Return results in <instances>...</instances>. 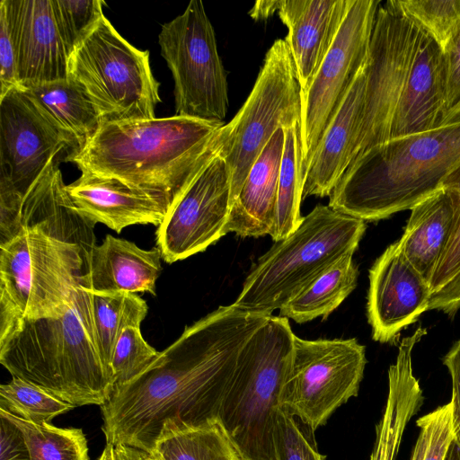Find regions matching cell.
Listing matches in <instances>:
<instances>
[{"instance_id": "f35d334b", "label": "cell", "mask_w": 460, "mask_h": 460, "mask_svg": "<svg viewBox=\"0 0 460 460\" xmlns=\"http://www.w3.org/2000/svg\"><path fill=\"white\" fill-rule=\"evenodd\" d=\"M0 98L8 92L20 88L17 74V59L8 24L0 14Z\"/></svg>"}, {"instance_id": "f6af8a7d", "label": "cell", "mask_w": 460, "mask_h": 460, "mask_svg": "<svg viewBox=\"0 0 460 460\" xmlns=\"http://www.w3.org/2000/svg\"><path fill=\"white\" fill-rule=\"evenodd\" d=\"M281 0H258L249 11L254 20H265L279 11Z\"/></svg>"}, {"instance_id": "4fadbf2b", "label": "cell", "mask_w": 460, "mask_h": 460, "mask_svg": "<svg viewBox=\"0 0 460 460\" xmlns=\"http://www.w3.org/2000/svg\"><path fill=\"white\" fill-rule=\"evenodd\" d=\"M65 150H77L65 134L21 89L0 98V213L12 215Z\"/></svg>"}, {"instance_id": "681fc988", "label": "cell", "mask_w": 460, "mask_h": 460, "mask_svg": "<svg viewBox=\"0 0 460 460\" xmlns=\"http://www.w3.org/2000/svg\"><path fill=\"white\" fill-rule=\"evenodd\" d=\"M97 460H115L114 446L112 444L106 443L103 451Z\"/></svg>"}, {"instance_id": "e575fe53", "label": "cell", "mask_w": 460, "mask_h": 460, "mask_svg": "<svg viewBox=\"0 0 460 460\" xmlns=\"http://www.w3.org/2000/svg\"><path fill=\"white\" fill-rule=\"evenodd\" d=\"M102 0H53L58 31L70 54L103 16Z\"/></svg>"}, {"instance_id": "9a60e30c", "label": "cell", "mask_w": 460, "mask_h": 460, "mask_svg": "<svg viewBox=\"0 0 460 460\" xmlns=\"http://www.w3.org/2000/svg\"><path fill=\"white\" fill-rule=\"evenodd\" d=\"M232 208L231 173L218 155L171 205L155 241L167 263L205 251L225 235Z\"/></svg>"}, {"instance_id": "ac0fdd59", "label": "cell", "mask_w": 460, "mask_h": 460, "mask_svg": "<svg viewBox=\"0 0 460 460\" xmlns=\"http://www.w3.org/2000/svg\"><path fill=\"white\" fill-rule=\"evenodd\" d=\"M66 186L57 157L28 191L16 211L0 220V244L25 229L39 228L53 238L77 244L89 253L96 245L95 225L79 213Z\"/></svg>"}, {"instance_id": "277c9868", "label": "cell", "mask_w": 460, "mask_h": 460, "mask_svg": "<svg viewBox=\"0 0 460 460\" xmlns=\"http://www.w3.org/2000/svg\"><path fill=\"white\" fill-rule=\"evenodd\" d=\"M460 164V121L390 139L354 160L329 207L366 221L411 209L442 187Z\"/></svg>"}, {"instance_id": "7c38bea8", "label": "cell", "mask_w": 460, "mask_h": 460, "mask_svg": "<svg viewBox=\"0 0 460 460\" xmlns=\"http://www.w3.org/2000/svg\"><path fill=\"white\" fill-rule=\"evenodd\" d=\"M420 34L421 29L397 8L394 0L379 4L365 66L362 122L351 163L368 149L390 140L393 118Z\"/></svg>"}, {"instance_id": "ffe728a7", "label": "cell", "mask_w": 460, "mask_h": 460, "mask_svg": "<svg viewBox=\"0 0 460 460\" xmlns=\"http://www.w3.org/2000/svg\"><path fill=\"white\" fill-rule=\"evenodd\" d=\"M66 189L83 217L94 225L104 224L117 233L133 225L158 226L171 206L161 195L89 172H82Z\"/></svg>"}, {"instance_id": "d6a6232c", "label": "cell", "mask_w": 460, "mask_h": 460, "mask_svg": "<svg viewBox=\"0 0 460 460\" xmlns=\"http://www.w3.org/2000/svg\"><path fill=\"white\" fill-rule=\"evenodd\" d=\"M397 8L442 50L460 27V0H394Z\"/></svg>"}, {"instance_id": "bcb514c9", "label": "cell", "mask_w": 460, "mask_h": 460, "mask_svg": "<svg viewBox=\"0 0 460 460\" xmlns=\"http://www.w3.org/2000/svg\"><path fill=\"white\" fill-rule=\"evenodd\" d=\"M115 460H148V454L137 448L117 445L114 446Z\"/></svg>"}, {"instance_id": "8fae6325", "label": "cell", "mask_w": 460, "mask_h": 460, "mask_svg": "<svg viewBox=\"0 0 460 460\" xmlns=\"http://www.w3.org/2000/svg\"><path fill=\"white\" fill-rule=\"evenodd\" d=\"M161 54L174 80L175 115L222 121L228 109L225 68L200 0L162 26Z\"/></svg>"}, {"instance_id": "7a4b0ae2", "label": "cell", "mask_w": 460, "mask_h": 460, "mask_svg": "<svg viewBox=\"0 0 460 460\" xmlns=\"http://www.w3.org/2000/svg\"><path fill=\"white\" fill-rule=\"evenodd\" d=\"M226 135L222 121L179 115L104 122L66 161L82 172L161 195L172 205L220 155Z\"/></svg>"}, {"instance_id": "836d02e7", "label": "cell", "mask_w": 460, "mask_h": 460, "mask_svg": "<svg viewBox=\"0 0 460 460\" xmlns=\"http://www.w3.org/2000/svg\"><path fill=\"white\" fill-rule=\"evenodd\" d=\"M158 354L145 341L140 327L125 329L118 339L111 362L114 387L124 385L141 374Z\"/></svg>"}, {"instance_id": "cb8c5ba5", "label": "cell", "mask_w": 460, "mask_h": 460, "mask_svg": "<svg viewBox=\"0 0 460 460\" xmlns=\"http://www.w3.org/2000/svg\"><path fill=\"white\" fill-rule=\"evenodd\" d=\"M159 248L144 250L134 243L107 234L88 255L87 287L95 292L155 294L162 270Z\"/></svg>"}, {"instance_id": "2e32d148", "label": "cell", "mask_w": 460, "mask_h": 460, "mask_svg": "<svg viewBox=\"0 0 460 460\" xmlns=\"http://www.w3.org/2000/svg\"><path fill=\"white\" fill-rule=\"evenodd\" d=\"M367 315L372 339L393 343L402 330L429 311V283L400 249L391 243L369 270Z\"/></svg>"}, {"instance_id": "f1b7e54d", "label": "cell", "mask_w": 460, "mask_h": 460, "mask_svg": "<svg viewBox=\"0 0 460 460\" xmlns=\"http://www.w3.org/2000/svg\"><path fill=\"white\" fill-rule=\"evenodd\" d=\"M285 146L278 190L277 218L271 238L280 241L302 222L303 175L301 172V121L285 128Z\"/></svg>"}, {"instance_id": "e0dca14e", "label": "cell", "mask_w": 460, "mask_h": 460, "mask_svg": "<svg viewBox=\"0 0 460 460\" xmlns=\"http://www.w3.org/2000/svg\"><path fill=\"white\" fill-rule=\"evenodd\" d=\"M16 52L21 89L66 79L69 53L56 22L53 0H1Z\"/></svg>"}, {"instance_id": "484cf974", "label": "cell", "mask_w": 460, "mask_h": 460, "mask_svg": "<svg viewBox=\"0 0 460 460\" xmlns=\"http://www.w3.org/2000/svg\"><path fill=\"white\" fill-rule=\"evenodd\" d=\"M22 90L58 128L75 141L76 151L86 144L101 125L90 99L68 77Z\"/></svg>"}, {"instance_id": "f907efd6", "label": "cell", "mask_w": 460, "mask_h": 460, "mask_svg": "<svg viewBox=\"0 0 460 460\" xmlns=\"http://www.w3.org/2000/svg\"><path fill=\"white\" fill-rule=\"evenodd\" d=\"M148 460H157V459H155V457L148 455Z\"/></svg>"}, {"instance_id": "603a6c76", "label": "cell", "mask_w": 460, "mask_h": 460, "mask_svg": "<svg viewBox=\"0 0 460 460\" xmlns=\"http://www.w3.org/2000/svg\"><path fill=\"white\" fill-rule=\"evenodd\" d=\"M285 137V128H279L253 163L231 208L226 234L259 237L272 233Z\"/></svg>"}, {"instance_id": "4316f807", "label": "cell", "mask_w": 460, "mask_h": 460, "mask_svg": "<svg viewBox=\"0 0 460 460\" xmlns=\"http://www.w3.org/2000/svg\"><path fill=\"white\" fill-rule=\"evenodd\" d=\"M358 278L352 255H346L279 309V316L298 323L325 319L355 289Z\"/></svg>"}, {"instance_id": "3957f363", "label": "cell", "mask_w": 460, "mask_h": 460, "mask_svg": "<svg viewBox=\"0 0 460 460\" xmlns=\"http://www.w3.org/2000/svg\"><path fill=\"white\" fill-rule=\"evenodd\" d=\"M87 284L62 315L22 321L0 340V363L13 377L75 407L102 406L114 389L98 349Z\"/></svg>"}, {"instance_id": "d4e9b609", "label": "cell", "mask_w": 460, "mask_h": 460, "mask_svg": "<svg viewBox=\"0 0 460 460\" xmlns=\"http://www.w3.org/2000/svg\"><path fill=\"white\" fill-rule=\"evenodd\" d=\"M460 210V195L441 187L411 208L398 245L429 283L453 232Z\"/></svg>"}, {"instance_id": "5b68a950", "label": "cell", "mask_w": 460, "mask_h": 460, "mask_svg": "<svg viewBox=\"0 0 460 460\" xmlns=\"http://www.w3.org/2000/svg\"><path fill=\"white\" fill-rule=\"evenodd\" d=\"M366 229L364 220L317 205L257 260L233 305L271 315L341 258L353 255Z\"/></svg>"}, {"instance_id": "52a82bcc", "label": "cell", "mask_w": 460, "mask_h": 460, "mask_svg": "<svg viewBox=\"0 0 460 460\" xmlns=\"http://www.w3.org/2000/svg\"><path fill=\"white\" fill-rule=\"evenodd\" d=\"M88 255L39 228L0 244V340L22 321L62 315L87 282Z\"/></svg>"}, {"instance_id": "7dc6e473", "label": "cell", "mask_w": 460, "mask_h": 460, "mask_svg": "<svg viewBox=\"0 0 460 460\" xmlns=\"http://www.w3.org/2000/svg\"><path fill=\"white\" fill-rule=\"evenodd\" d=\"M459 121H460V103L456 108H454L452 111H450L449 112H447L446 114V116L442 119L439 127L447 125V124L456 123Z\"/></svg>"}, {"instance_id": "44dd1931", "label": "cell", "mask_w": 460, "mask_h": 460, "mask_svg": "<svg viewBox=\"0 0 460 460\" xmlns=\"http://www.w3.org/2000/svg\"><path fill=\"white\" fill-rule=\"evenodd\" d=\"M353 0H281L279 15L302 93L332 48Z\"/></svg>"}, {"instance_id": "5bb4252c", "label": "cell", "mask_w": 460, "mask_h": 460, "mask_svg": "<svg viewBox=\"0 0 460 460\" xmlns=\"http://www.w3.org/2000/svg\"><path fill=\"white\" fill-rule=\"evenodd\" d=\"M378 0H353L309 88L302 93L301 172L310 160L368 56Z\"/></svg>"}, {"instance_id": "7402d4cb", "label": "cell", "mask_w": 460, "mask_h": 460, "mask_svg": "<svg viewBox=\"0 0 460 460\" xmlns=\"http://www.w3.org/2000/svg\"><path fill=\"white\" fill-rule=\"evenodd\" d=\"M365 84L364 66L310 160L304 177L302 199L330 196L352 162L363 117Z\"/></svg>"}, {"instance_id": "b9f144b4", "label": "cell", "mask_w": 460, "mask_h": 460, "mask_svg": "<svg viewBox=\"0 0 460 460\" xmlns=\"http://www.w3.org/2000/svg\"><path fill=\"white\" fill-rule=\"evenodd\" d=\"M442 362L447 367L452 382L453 419L455 438L460 440V340L456 341L448 352L443 357Z\"/></svg>"}, {"instance_id": "60d3db41", "label": "cell", "mask_w": 460, "mask_h": 460, "mask_svg": "<svg viewBox=\"0 0 460 460\" xmlns=\"http://www.w3.org/2000/svg\"><path fill=\"white\" fill-rule=\"evenodd\" d=\"M0 460H31L22 430L0 414Z\"/></svg>"}, {"instance_id": "8d00e7d4", "label": "cell", "mask_w": 460, "mask_h": 460, "mask_svg": "<svg viewBox=\"0 0 460 460\" xmlns=\"http://www.w3.org/2000/svg\"><path fill=\"white\" fill-rule=\"evenodd\" d=\"M443 187L456 190L460 195V164L444 179ZM460 273V210L450 240L431 277V296L441 292Z\"/></svg>"}, {"instance_id": "ab89813d", "label": "cell", "mask_w": 460, "mask_h": 460, "mask_svg": "<svg viewBox=\"0 0 460 460\" xmlns=\"http://www.w3.org/2000/svg\"><path fill=\"white\" fill-rule=\"evenodd\" d=\"M443 53L446 63L447 93L442 119L447 112L460 103V27L447 42Z\"/></svg>"}, {"instance_id": "4dcf8cb0", "label": "cell", "mask_w": 460, "mask_h": 460, "mask_svg": "<svg viewBox=\"0 0 460 460\" xmlns=\"http://www.w3.org/2000/svg\"><path fill=\"white\" fill-rule=\"evenodd\" d=\"M0 414L22 430L31 460H90L87 439L82 429L35 423L3 410Z\"/></svg>"}, {"instance_id": "ee69618b", "label": "cell", "mask_w": 460, "mask_h": 460, "mask_svg": "<svg viewBox=\"0 0 460 460\" xmlns=\"http://www.w3.org/2000/svg\"><path fill=\"white\" fill-rule=\"evenodd\" d=\"M417 426L420 428L419 436L411 452L410 460H424L430 438L431 414L420 417L417 420Z\"/></svg>"}, {"instance_id": "c3c4849f", "label": "cell", "mask_w": 460, "mask_h": 460, "mask_svg": "<svg viewBox=\"0 0 460 460\" xmlns=\"http://www.w3.org/2000/svg\"><path fill=\"white\" fill-rule=\"evenodd\" d=\"M444 460H460V440L454 438Z\"/></svg>"}, {"instance_id": "9c48e42d", "label": "cell", "mask_w": 460, "mask_h": 460, "mask_svg": "<svg viewBox=\"0 0 460 460\" xmlns=\"http://www.w3.org/2000/svg\"><path fill=\"white\" fill-rule=\"evenodd\" d=\"M302 91L287 41L276 40L267 51L252 92L234 119L220 156L231 173L232 206L250 169L279 128L301 121Z\"/></svg>"}, {"instance_id": "74e56055", "label": "cell", "mask_w": 460, "mask_h": 460, "mask_svg": "<svg viewBox=\"0 0 460 460\" xmlns=\"http://www.w3.org/2000/svg\"><path fill=\"white\" fill-rule=\"evenodd\" d=\"M430 414V438L424 460H444L455 438L452 402L438 407Z\"/></svg>"}, {"instance_id": "6da1fadb", "label": "cell", "mask_w": 460, "mask_h": 460, "mask_svg": "<svg viewBox=\"0 0 460 460\" xmlns=\"http://www.w3.org/2000/svg\"><path fill=\"white\" fill-rule=\"evenodd\" d=\"M268 316L232 304L186 326L100 406L106 443L152 455L164 435L217 422L241 352Z\"/></svg>"}, {"instance_id": "d6986e66", "label": "cell", "mask_w": 460, "mask_h": 460, "mask_svg": "<svg viewBox=\"0 0 460 460\" xmlns=\"http://www.w3.org/2000/svg\"><path fill=\"white\" fill-rule=\"evenodd\" d=\"M446 93L443 50L430 35L421 31L393 118L390 139L438 128L445 113Z\"/></svg>"}, {"instance_id": "d590c367", "label": "cell", "mask_w": 460, "mask_h": 460, "mask_svg": "<svg viewBox=\"0 0 460 460\" xmlns=\"http://www.w3.org/2000/svg\"><path fill=\"white\" fill-rule=\"evenodd\" d=\"M277 460H325L316 447L314 431L279 409L275 428Z\"/></svg>"}, {"instance_id": "ba28073f", "label": "cell", "mask_w": 460, "mask_h": 460, "mask_svg": "<svg viewBox=\"0 0 460 460\" xmlns=\"http://www.w3.org/2000/svg\"><path fill=\"white\" fill-rule=\"evenodd\" d=\"M67 72L101 123L155 119L161 99L149 51L132 46L104 15L70 54Z\"/></svg>"}, {"instance_id": "f546056e", "label": "cell", "mask_w": 460, "mask_h": 460, "mask_svg": "<svg viewBox=\"0 0 460 460\" xmlns=\"http://www.w3.org/2000/svg\"><path fill=\"white\" fill-rule=\"evenodd\" d=\"M149 456L157 460H240L217 422L164 435Z\"/></svg>"}, {"instance_id": "8992f818", "label": "cell", "mask_w": 460, "mask_h": 460, "mask_svg": "<svg viewBox=\"0 0 460 460\" xmlns=\"http://www.w3.org/2000/svg\"><path fill=\"white\" fill-rule=\"evenodd\" d=\"M294 339L288 319L271 314L241 352L217 416L240 460H277L279 400Z\"/></svg>"}, {"instance_id": "1f68e13d", "label": "cell", "mask_w": 460, "mask_h": 460, "mask_svg": "<svg viewBox=\"0 0 460 460\" xmlns=\"http://www.w3.org/2000/svg\"><path fill=\"white\" fill-rule=\"evenodd\" d=\"M75 406L18 377L0 385V410L35 423H50Z\"/></svg>"}, {"instance_id": "30bf717a", "label": "cell", "mask_w": 460, "mask_h": 460, "mask_svg": "<svg viewBox=\"0 0 460 460\" xmlns=\"http://www.w3.org/2000/svg\"><path fill=\"white\" fill-rule=\"evenodd\" d=\"M367 362L366 348L355 338L305 340L295 335L279 409L314 432L358 395Z\"/></svg>"}, {"instance_id": "7bdbcfd3", "label": "cell", "mask_w": 460, "mask_h": 460, "mask_svg": "<svg viewBox=\"0 0 460 460\" xmlns=\"http://www.w3.org/2000/svg\"><path fill=\"white\" fill-rule=\"evenodd\" d=\"M429 310H437L454 317L460 310V273L441 292L430 297Z\"/></svg>"}, {"instance_id": "83f0119b", "label": "cell", "mask_w": 460, "mask_h": 460, "mask_svg": "<svg viewBox=\"0 0 460 460\" xmlns=\"http://www.w3.org/2000/svg\"><path fill=\"white\" fill-rule=\"evenodd\" d=\"M90 292L98 349L104 366L112 376L111 362L119 337L127 328L140 327L148 307L146 302L136 293H102L91 289Z\"/></svg>"}]
</instances>
